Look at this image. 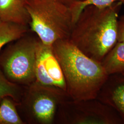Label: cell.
Returning <instances> with one entry per match:
<instances>
[{
	"mask_svg": "<svg viewBox=\"0 0 124 124\" xmlns=\"http://www.w3.org/2000/svg\"><path fill=\"white\" fill-rule=\"evenodd\" d=\"M123 3L85 8L76 21L70 40L89 57L101 62L118 42L119 14Z\"/></svg>",
	"mask_w": 124,
	"mask_h": 124,
	"instance_id": "cell-1",
	"label": "cell"
},
{
	"mask_svg": "<svg viewBox=\"0 0 124 124\" xmlns=\"http://www.w3.org/2000/svg\"><path fill=\"white\" fill-rule=\"evenodd\" d=\"M52 46L62 68L70 99L82 101L97 98L109 76L101 62L86 55L70 39L58 40Z\"/></svg>",
	"mask_w": 124,
	"mask_h": 124,
	"instance_id": "cell-2",
	"label": "cell"
},
{
	"mask_svg": "<svg viewBox=\"0 0 124 124\" xmlns=\"http://www.w3.org/2000/svg\"><path fill=\"white\" fill-rule=\"evenodd\" d=\"M30 26L44 44L70 39L74 25L70 7L57 0H26Z\"/></svg>",
	"mask_w": 124,
	"mask_h": 124,
	"instance_id": "cell-3",
	"label": "cell"
},
{
	"mask_svg": "<svg viewBox=\"0 0 124 124\" xmlns=\"http://www.w3.org/2000/svg\"><path fill=\"white\" fill-rule=\"evenodd\" d=\"M40 39L23 36L9 46L0 60L2 71L11 81L29 85L36 80L37 51Z\"/></svg>",
	"mask_w": 124,
	"mask_h": 124,
	"instance_id": "cell-4",
	"label": "cell"
},
{
	"mask_svg": "<svg viewBox=\"0 0 124 124\" xmlns=\"http://www.w3.org/2000/svg\"><path fill=\"white\" fill-rule=\"evenodd\" d=\"M55 122L62 124H124L116 111L97 98L67 100L59 107Z\"/></svg>",
	"mask_w": 124,
	"mask_h": 124,
	"instance_id": "cell-5",
	"label": "cell"
},
{
	"mask_svg": "<svg viewBox=\"0 0 124 124\" xmlns=\"http://www.w3.org/2000/svg\"><path fill=\"white\" fill-rule=\"evenodd\" d=\"M70 99L63 90L34 81L27 85L24 97L29 118L34 124H53L59 107Z\"/></svg>",
	"mask_w": 124,
	"mask_h": 124,
	"instance_id": "cell-6",
	"label": "cell"
},
{
	"mask_svg": "<svg viewBox=\"0 0 124 124\" xmlns=\"http://www.w3.org/2000/svg\"><path fill=\"white\" fill-rule=\"evenodd\" d=\"M35 76V81L39 84L66 92L62 68L54 53L52 46L44 44L40 40L37 51Z\"/></svg>",
	"mask_w": 124,
	"mask_h": 124,
	"instance_id": "cell-7",
	"label": "cell"
},
{
	"mask_svg": "<svg viewBox=\"0 0 124 124\" xmlns=\"http://www.w3.org/2000/svg\"><path fill=\"white\" fill-rule=\"evenodd\" d=\"M97 98L113 108L124 121V75H109Z\"/></svg>",
	"mask_w": 124,
	"mask_h": 124,
	"instance_id": "cell-8",
	"label": "cell"
},
{
	"mask_svg": "<svg viewBox=\"0 0 124 124\" xmlns=\"http://www.w3.org/2000/svg\"><path fill=\"white\" fill-rule=\"evenodd\" d=\"M26 3V0H0V19L29 25L30 17Z\"/></svg>",
	"mask_w": 124,
	"mask_h": 124,
	"instance_id": "cell-9",
	"label": "cell"
},
{
	"mask_svg": "<svg viewBox=\"0 0 124 124\" xmlns=\"http://www.w3.org/2000/svg\"><path fill=\"white\" fill-rule=\"evenodd\" d=\"M102 65L108 75L124 72V43L117 42L102 59Z\"/></svg>",
	"mask_w": 124,
	"mask_h": 124,
	"instance_id": "cell-10",
	"label": "cell"
},
{
	"mask_svg": "<svg viewBox=\"0 0 124 124\" xmlns=\"http://www.w3.org/2000/svg\"><path fill=\"white\" fill-rule=\"evenodd\" d=\"M27 26L0 19V50L5 45L25 36Z\"/></svg>",
	"mask_w": 124,
	"mask_h": 124,
	"instance_id": "cell-11",
	"label": "cell"
},
{
	"mask_svg": "<svg viewBox=\"0 0 124 124\" xmlns=\"http://www.w3.org/2000/svg\"><path fill=\"white\" fill-rule=\"evenodd\" d=\"M16 102L11 98H4L0 103V124H23L16 108Z\"/></svg>",
	"mask_w": 124,
	"mask_h": 124,
	"instance_id": "cell-12",
	"label": "cell"
},
{
	"mask_svg": "<svg viewBox=\"0 0 124 124\" xmlns=\"http://www.w3.org/2000/svg\"><path fill=\"white\" fill-rule=\"evenodd\" d=\"M21 89L18 84L9 80L0 70V103L6 98H11L18 102L22 97Z\"/></svg>",
	"mask_w": 124,
	"mask_h": 124,
	"instance_id": "cell-13",
	"label": "cell"
},
{
	"mask_svg": "<svg viewBox=\"0 0 124 124\" xmlns=\"http://www.w3.org/2000/svg\"><path fill=\"white\" fill-rule=\"evenodd\" d=\"M120 1L124 5V0H85L81 1L78 0L70 7L71 8L74 24L78 19L80 14L85 8L87 6L93 5L99 8L109 6L114 3Z\"/></svg>",
	"mask_w": 124,
	"mask_h": 124,
	"instance_id": "cell-14",
	"label": "cell"
},
{
	"mask_svg": "<svg viewBox=\"0 0 124 124\" xmlns=\"http://www.w3.org/2000/svg\"><path fill=\"white\" fill-rule=\"evenodd\" d=\"M118 41L124 43V17L121 16L118 23Z\"/></svg>",
	"mask_w": 124,
	"mask_h": 124,
	"instance_id": "cell-15",
	"label": "cell"
},
{
	"mask_svg": "<svg viewBox=\"0 0 124 124\" xmlns=\"http://www.w3.org/2000/svg\"><path fill=\"white\" fill-rule=\"evenodd\" d=\"M70 7L75 1L78 0H57Z\"/></svg>",
	"mask_w": 124,
	"mask_h": 124,
	"instance_id": "cell-16",
	"label": "cell"
},
{
	"mask_svg": "<svg viewBox=\"0 0 124 124\" xmlns=\"http://www.w3.org/2000/svg\"><path fill=\"white\" fill-rule=\"evenodd\" d=\"M121 74H122V75H124V72H123V73H121Z\"/></svg>",
	"mask_w": 124,
	"mask_h": 124,
	"instance_id": "cell-17",
	"label": "cell"
},
{
	"mask_svg": "<svg viewBox=\"0 0 124 124\" xmlns=\"http://www.w3.org/2000/svg\"><path fill=\"white\" fill-rule=\"evenodd\" d=\"M81 0V1H84V0Z\"/></svg>",
	"mask_w": 124,
	"mask_h": 124,
	"instance_id": "cell-18",
	"label": "cell"
},
{
	"mask_svg": "<svg viewBox=\"0 0 124 124\" xmlns=\"http://www.w3.org/2000/svg\"><path fill=\"white\" fill-rule=\"evenodd\" d=\"M123 17H124V15H123Z\"/></svg>",
	"mask_w": 124,
	"mask_h": 124,
	"instance_id": "cell-19",
	"label": "cell"
}]
</instances>
